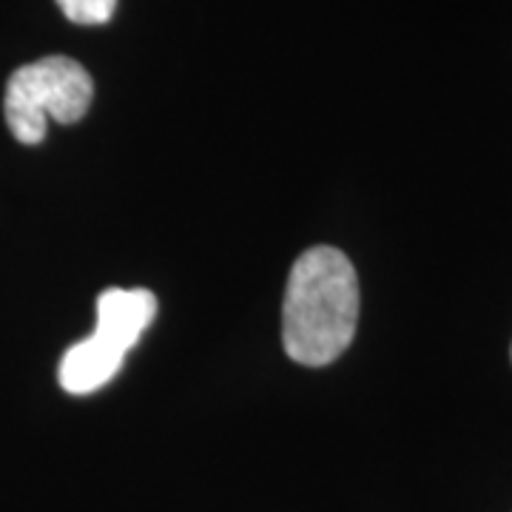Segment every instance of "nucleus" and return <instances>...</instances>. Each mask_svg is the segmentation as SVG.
Instances as JSON below:
<instances>
[{"label":"nucleus","mask_w":512,"mask_h":512,"mask_svg":"<svg viewBox=\"0 0 512 512\" xmlns=\"http://www.w3.org/2000/svg\"><path fill=\"white\" fill-rule=\"evenodd\" d=\"M57 6L72 23L97 26V23H109L117 9V0H57Z\"/></svg>","instance_id":"nucleus-5"},{"label":"nucleus","mask_w":512,"mask_h":512,"mask_svg":"<svg viewBox=\"0 0 512 512\" xmlns=\"http://www.w3.org/2000/svg\"><path fill=\"white\" fill-rule=\"evenodd\" d=\"M359 325V276L339 248L316 245L293 262L282 302V342L293 362L325 367Z\"/></svg>","instance_id":"nucleus-1"},{"label":"nucleus","mask_w":512,"mask_h":512,"mask_svg":"<svg viewBox=\"0 0 512 512\" xmlns=\"http://www.w3.org/2000/svg\"><path fill=\"white\" fill-rule=\"evenodd\" d=\"M154 316H157V296L148 288H106L97 296L94 333L128 356V350L140 342Z\"/></svg>","instance_id":"nucleus-3"},{"label":"nucleus","mask_w":512,"mask_h":512,"mask_svg":"<svg viewBox=\"0 0 512 512\" xmlns=\"http://www.w3.org/2000/svg\"><path fill=\"white\" fill-rule=\"evenodd\" d=\"M94 97V83L89 72L72 57H43L20 66L6 83V123L15 140L37 146L46 137L49 120L77 123Z\"/></svg>","instance_id":"nucleus-2"},{"label":"nucleus","mask_w":512,"mask_h":512,"mask_svg":"<svg viewBox=\"0 0 512 512\" xmlns=\"http://www.w3.org/2000/svg\"><path fill=\"white\" fill-rule=\"evenodd\" d=\"M123 362H126L123 350L114 348L103 336L92 333L83 342H77L66 350V356L60 359L57 379H60V387L66 393L86 396V393L100 390L103 384H109L120 373Z\"/></svg>","instance_id":"nucleus-4"}]
</instances>
